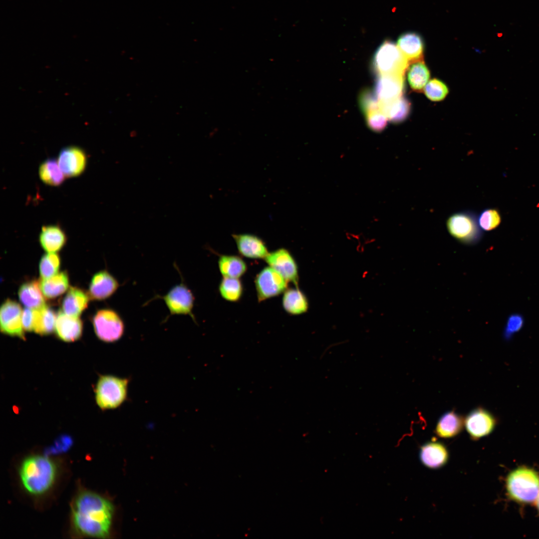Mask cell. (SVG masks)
Masks as SVG:
<instances>
[{
	"label": "cell",
	"mask_w": 539,
	"mask_h": 539,
	"mask_svg": "<svg viewBox=\"0 0 539 539\" xmlns=\"http://www.w3.org/2000/svg\"><path fill=\"white\" fill-rule=\"evenodd\" d=\"M269 266L279 272L287 282L298 287V273L296 263L290 253L285 248L269 252L264 259Z\"/></svg>",
	"instance_id": "30bf717a"
},
{
	"label": "cell",
	"mask_w": 539,
	"mask_h": 539,
	"mask_svg": "<svg viewBox=\"0 0 539 539\" xmlns=\"http://www.w3.org/2000/svg\"><path fill=\"white\" fill-rule=\"evenodd\" d=\"M34 309L26 307L22 311V324L25 331L33 330Z\"/></svg>",
	"instance_id": "74e56055"
},
{
	"label": "cell",
	"mask_w": 539,
	"mask_h": 539,
	"mask_svg": "<svg viewBox=\"0 0 539 539\" xmlns=\"http://www.w3.org/2000/svg\"><path fill=\"white\" fill-rule=\"evenodd\" d=\"M478 221L483 231L489 232L500 226L502 222V217L497 209L486 208L478 215Z\"/></svg>",
	"instance_id": "1f68e13d"
},
{
	"label": "cell",
	"mask_w": 539,
	"mask_h": 539,
	"mask_svg": "<svg viewBox=\"0 0 539 539\" xmlns=\"http://www.w3.org/2000/svg\"><path fill=\"white\" fill-rule=\"evenodd\" d=\"M72 525L84 536L103 538L109 535L113 507L108 500L94 492H80L71 508Z\"/></svg>",
	"instance_id": "6da1fadb"
},
{
	"label": "cell",
	"mask_w": 539,
	"mask_h": 539,
	"mask_svg": "<svg viewBox=\"0 0 539 539\" xmlns=\"http://www.w3.org/2000/svg\"><path fill=\"white\" fill-rule=\"evenodd\" d=\"M365 116L368 128L374 132H381L387 125L388 119L380 109L368 112Z\"/></svg>",
	"instance_id": "d590c367"
},
{
	"label": "cell",
	"mask_w": 539,
	"mask_h": 539,
	"mask_svg": "<svg viewBox=\"0 0 539 539\" xmlns=\"http://www.w3.org/2000/svg\"><path fill=\"white\" fill-rule=\"evenodd\" d=\"M95 334L101 340L115 342L120 340L125 331V323L120 314L111 308L99 310L93 318Z\"/></svg>",
	"instance_id": "ba28073f"
},
{
	"label": "cell",
	"mask_w": 539,
	"mask_h": 539,
	"mask_svg": "<svg viewBox=\"0 0 539 539\" xmlns=\"http://www.w3.org/2000/svg\"><path fill=\"white\" fill-rule=\"evenodd\" d=\"M507 489L510 496L517 501L533 502L539 495V476L530 469H516L508 477Z\"/></svg>",
	"instance_id": "52a82bcc"
},
{
	"label": "cell",
	"mask_w": 539,
	"mask_h": 539,
	"mask_svg": "<svg viewBox=\"0 0 539 539\" xmlns=\"http://www.w3.org/2000/svg\"><path fill=\"white\" fill-rule=\"evenodd\" d=\"M56 318L55 312L46 306L34 309L33 331L41 335L50 334L55 329Z\"/></svg>",
	"instance_id": "f546056e"
},
{
	"label": "cell",
	"mask_w": 539,
	"mask_h": 539,
	"mask_svg": "<svg viewBox=\"0 0 539 539\" xmlns=\"http://www.w3.org/2000/svg\"><path fill=\"white\" fill-rule=\"evenodd\" d=\"M448 452L441 443L430 442L423 445L420 451V459L422 464L430 469L443 466L448 460Z\"/></svg>",
	"instance_id": "d6986e66"
},
{
	"label": "cell",
	"mask_w": 539,
	"mask_h": 539,
	"mask_svg": "<svg viewBox=\"0 0 539 539\" xmlns=\"http://www.w3.org/2000/svg\"><path fill=\"white\" fill-rule=\"evenodd\" d=\"M359 104L364 115L368 112L380 109L379 101L374 92L368 89L363 90L360 93Z\"/></svg>",
	"instance_id": "e575fe53"
},
{
	"label": "cell",
	"mask_w": 539,
	"mask_h": 539,
	"mask_svg": "<svg viewBox=\"0 0 539 539\" xmlns=\"http://www.w3.org/2000/svg\"><path fill=\"white\" fill-rule=\"evenodd\" d=\"M38 174L40 180L44 184L51 186L60 185L65 178L57 161L52 158L47 159L40 164Z\"/></svg>",
	"instance_id": "f1b7e54d"
},
{
	"label": "cell",
	"mask_w": 539,
	"mask_h": 539,
	"mask_svg": "<svg viewBox=\"0 0 539 539\" xmlns=\"http://www.w3.org/2000/svg\"><path fill=\"white\" fill-rule=\"evenodd\" d=\"M464 425V419L461 415L454 411H448L437 422L435 433L440 438H453L461 432Z\"/></svg>",
	"instance_id": "ffe728a7"
},
{
	"label": "cell",
	"mask_w": 539,
	"mask_h": 539,
	"mask_svg": "<svg viewBox=\"0 0 539 539\" xmlns=\"http://www.w3.org/2000/svg\"><path fill=\"white\" fill-rule=\"evenodd\" d=\"M537 506H538V509L539 510V496H538V497L537 498Z\"/></svg>",
	"instance_id": "f35d334b"
},
{
	"label": "cell",
	"mask_w": 539,
	"mask_h": 539,
	"mask_svg": "<svg viewBox=\"0 0 539 539\" xmlns=\"http://www.w3.org/2000/svg\"><path fill=\"white\" fill-rule=\"evenodd\" d=\"M120 284L116 277L104 270L95 273L92 278L89 293L93 299L102 300L113 295Z\"/></svg>",
	"instance_id": "9a60e30c"
},
{
	"label": "cell",
	"mask_w": 539,
	"mask_h": 539,
	"mask_svg": "<svg viewBox=\"0 0 539 539\" xmlns=\"http://www.w3.org/2000/svg\"><path fill=\"white\" fill-rule=\"evenodd\" d=\"M57 161L66 177H75L84 171L87 157L82 149L71 146L60 150Z\"/></svg>",
	"instance_id": "4fadbf2b"
},
{
	"label": "cell",
	"mask_w": 539,
	"mask_h": 539,
	"mask_svg": "<svg viewBox=\"0 0 539 539\" xmlns=\"http://www.w3.org/2000/svg\"><path fill=\"white\" fill-rule=\"evenodd\" d=\"M497 421L487 410L478 407L471 411L464 419L466 429L472 439L476 440L490 434Z\"/></svg>",
	"instance_id": "7c38bea8"
},
{
	"label": "cell",
	"mask_w": 539,
	"mask_h": 539,
	"mask_svg": "<svg viewBox=\"0 0 539 539\" xmlns=\"http://www.w3.org/2000/svg\"><path fill=\"white\" fill-rule=\"evenodd\" d=\"M255 283L259 302L277 296L283 293L287 287V280L270 266L257 274Z\"/></svg>",
	"instance_id": "9c48e42d"
},
{
	"label": "cell",
	"mask_w": 539,
	"mask_h": 539,
	"mask_svg": "<svg viewBox=\"0 0 539 539\" xmlns=\"http://www.w3.org/2000/svg\"><path fill=\"white\" fill-rule=\"evenodd\" d=\"M60 266V259L55 253L44 255L39 263V272L42 278H47L56 274Z\"/></svg>",
	"instance_id": "d6a6232c"
},
{
	"label": "cell",
	"mask_w": 539,
	"mask_h": 539,
	"mask_svg": "<svg viewBox=\"0 0 539 539\" xmlns=\"http://www.w3.org/2000/svg\"><path fill=\"white\" fill-rule=\"evenodd\" d=\"M409 62L397 44L385 40L377 49L372 60V67L377 75L395 74L404 76Z\"/></svg>",
	"instance_id": "8992f818"
},
{
	"label": "cell",
	"mask_w": 539,
	"mask_h": 539,
	"mask_svg": "<svg viewBox=\"0 0 539 539\" xmlns=\"http://www.w3.org/2000/svg\"><path fill=\"white\" fill-rule=\"evenodd\" d=\"M397 45L409 63L423 60L424 42L417 33L407 32L400 35Z\"/></svg>",
	"instance_id": "ac0fdd59"
},
{
	"label": "cell",
	"mask_w": 539,
	"mask_h": 539,
	"mask_svg": "<svg viewBox=\"0 0 539 539\" xmlns=\"http://www.w3.org/2000/svg\"><path fill=\"white\" fill-rule=\"evenodd\" d=\"M282 305L284 310L291 315H299L307 311L308 302L305 294L298 287L287 288L283 292Z\"/></svg>",
	"instance_id": "d4e9b609"
},
{
	"label": "cell",
	"mask_w": 539,
	"mask_h": 539,
	"mask_svg": "<svg viewBox=\"0 0 539 539\" xmlns=\"http://www.w3.org/2000/svg\"><path fill=\"white\" fill-rule=\"evenodd\" d=\"M175 268L180 273L181 282L173 286L165 294L162 295L155 294L151 299L143 304L145 306L153 300L162 299L167 306L169 314L164 319L166 321L171 316L174 315H189L193 321L197 324L196 318L193 313L195 297L191 290L188 287L183 279L182 275L178 269V266L174 264Z\"/></svg>",
	"instance_id": "5b68a950"
},
{
	"label": "cell",
	"mask_w": 539,
	"mask_h": 539,
	"mask_svg": "<svg viewBox=\"0 0 539 539\" xmlns=\"http://www.w3.org/2000/svg\"><path fill=\"white\" fill-rule=\"evenodd\" d=\"M87 295L81 289L70 287L62 303L63 312L66 314L78 317L87 306Z\"/></svg>",
	"instance_id": "603a6c76"
},
{
	"label": "cell",
	"mask_w": 539,
	"mask_h": 539,
	"mask_svg": "<svg viewBox=\"0 0 539 539\" xmlns=\"http://www.w3.org/2000/svg\"><path fill=\"white\" fill-rule=\"evenodd\" d=\"M406 71L411 88L416 92H421L430 76V71L423 60L410 63Z\"/></svg>",
	"instance_id": "484cf974"
},
{
	"label": "cell",
	"mask_w": 539,
	"mask_h": 539,
	"mask_svg": "<svg viewBox=\"0 0 539 539\" xmlns=\"http://www.w3.org/2000/svg\"><path fill=\"white\" fill-rule=\"evenodd\" d=\"M55 330L60 339L65 342L75 341L81 336L82 323L79 317L69 316L60 311L57 315Z\"/></svg>",
	"instance_id": "e0dca14e"
},
{
	"label": "cell",
	"mask_w": 539,
	"mask_h": 539,
	"mask_svg": "<svg viewBox=\"0 0 539 539\" xmlns=\"http://www.w3.org/2000/svg\"><path fill=\"white\" fill-rule=\"evenodd\" d=\"M218 266L223 277L238 278L246 273L248 268L244 260L236 255L220 256Z\"/></svg>",
	"instance_id": "4316f807"
},
{
	"label": "cell",
	"mask_w": 539,
	"mask_h": 539,
	"mask_svg": "<svg viewBox=\"0 0 539 539\" xmlns=\"http://www.w3.org/2000/svg\"><path fill=\"white\" fill-rule=\"evenodd\" d=\"M379 106L388 120L395 123L406 120L411 110V103L403 95L391 101L379 102Z\"/></svg>",
	"instance_id": "7402d4cb"
},
{
	"label": "cell",
	"mask_w": 539,
	"mask_h": 539,
	"mask_svg": "<svg viewBox=\"0 0 539 539\" xmlns=\"http://www.w3.org/2000/svg\"><path fill=\"white\" fill-rule=\"evenodd\" d=\"M56 473L55 463L41 455L27 457L21 463L19 469L22 487L28 493L34 496L47 492L54 484Z\"/></svg>",
	"instance_id": "7a4b0ae2"
},
{
	"label": "cell",
	"mask_w": 539,
	"mask_h": 539,
	"mask_svg": "<svg viewBox=\"0 0 539 539\" xmlns=\"http://www.w3.org/2000/svg\"><path fill=\"white\" fill-rule=\"evenodd\" d=\"M43 293L36 281L22 284L18 291L20 301L25 307L38 309L45 306Z\"/></svg>",
	"instance_id": "cb8c5ba5"
},
{
	"label": "cell",
	"mask_w": 539,
	"mask_h": 539,
	"mask_svg": "<svg viewBox=\"0 0 539 539\" xmlns=\"http://www.w3.org/2000/svg\"><path fill=\"white\" fill-rule=\"evenodd\" d=\"M448 232L462 244L472 245L478 243L483 235L477 214L464 210L451 215L446 222Z\"/></svg>",
	"instance_id": "277c9868"
},
{
	"label": "cell",
	"mask_w": 539,
	"mask_h": 539,
	"mask_svg": "<svg viewBox=\"0 0 539 539\" xmlns=\"http://www.w3.org/2000/svg\"><path fill=\"white\" fill-rule=\"evenodd\" d=\"M426 97L433 101H439L443 100L448 93L449 90L447 85L442 81L434 78L430 80L425 85L424 89Z\"/></svg>",
	"instance_id": "836d02e7"
},
{
	"label": "cell",
	"mask_w": 539,
	"mask_h": 539,
	"mask_svg": "<svg viewBox=\"0 0 539 539\" xmlns=\"http://www.w3.org/2000/svg\"><path fill=\"white\" fill-rule=\"evenodd\" d=\"M524 318L520 313H515L510 315L507 321L504 329L503 335L506 340L510 339L517 332L523 327Z\"/></svg>",
	"instance_id": "8d00e7d4"
},
{
	"label": "cell",
	"mask_w": 539,
	"mask_h": 539,
	"mask_svg": "<svg viewBox=\"0 0 539 539\" xmlns=\"http://www.w3.org/2000/svg\"><path fill=\"white\" fill-rule=\"evenodd\" d=\"M404 76L395 74L378 75L374 93L380 102L391 101L402 96Z\"/></svg>",
	"instance_id": "5bb4252c"
},
{
	"label": "cell",
	"mask_w": 539,
	"mask_h": 539,
	"mask_svg": "<svg viewBox=\"0 0 539 539\" xmlns=\"http://www.w3.org/2000/svg\"><path fill=\"white\" fill-rule=\"evenodd\" d=\"M232 237L239 254L253 259H265L269 254L264 241L256 235L251 234H235Z\"/></svg>",
	"instance_id": "2e32d148"
},
{
	"label": "cell",
	"mask_w": 539,
	"mask_h": 539,
	"mask_svg": "<svg viewBox=\"0 0 539 539\" xmlns=\"http://www.w3.org/2000/svg\"><path fill=\"white\" fill-rule=\"evenodd\" d=\"M43 295L53 298L63 293L68 287V278L65 272L57 273L47 278H42L39 282Z\"/></svg>",
	"instance_id": "83f0119b"
},
{
	"label": "cell",
	"mask_w": 539,
	"mask_h": 539,
	"mask_svg": "<svg viewBox=\"0 0 539 539\" xmlns=\"http://www.w3.org/2000/svg\"><path fill=\"white\" fill-rule=\"evenodd\" d=\"M22 311L14 301L6 300L0 309V330L4 334L25 339L22 324Z\"/></svg>",
	"instance_id": "8fae6325"
},
{
	"label": "cell",
	"mask_w": 539,
	"mask_h": 539,
	"mask_svg": "<svg viewBox=\"0 0 539 539\" xmlns=\"http://www.w3.org/2000/svg\"><path fill=\"white\" fill-rule=\"evenodd\" d=\"M129 379L111 375L100 376L95 387V399L102 410L119 407L127 400Z\"/></svg>",
	"instance_id": "3957f363"
},
{
	"label": "cell",
	"mask_w": 539,
	"mask_h": 539,
	"mask_svg": "<svg viewBox=\"0 0 539 539\" xmlns=\"http://www.w3.org/2000/svg\"><path fill=\"white\" fill-rule=\"evenodd\" d=\"M66 237L63 230L58 225L43 226L39 235V242L42 248L48 253L59 251L66 242Z\"/></svg>",
	"instance_id": "44dd1931"
},
{
	"label": "cell",
	"mask_w": 539,
	"mask_h": 539,
	"mask_svg": "<svg viewBox=\"0 0 539 539\" xmlns=\"http://www.w3.org/2000/svg\"><path fill=\"white\" fill-rule=\"evenodd\" d=\"M219 290L224 299L237 302L243 295V286L238 278L223 277L220 281Z\"/></svg>",
	"instance_id": "4dcf8cb0"
}]
</instances>
